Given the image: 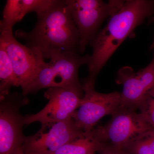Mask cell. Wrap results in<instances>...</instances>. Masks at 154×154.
<instances>
[{
  "instance_id": "obj_1",
  "label": "cell",
  "mask_w": 154,
  "mask_h": 154,
  "mask_svg": "<svg viewBox=\"0 0 154 154\" xmlns=\"http://www.w3.org/2000/svg\"><path fill=\"white\" fill-rule=\"evenodd\" d=\"M37 18L32 31L19 30L15 33L25 45L37 50L47 59L63 54H79V34L65 0H57Z\"/></svg>"
},
{
  "instance_id": "obj_2",
  "label": "cell",
  "mask_w": 154,
  "mask_h": 154,
  "mask_svg": "<svg viewBox=\"0 0 154 154\" xmlns=\"http://www.w3.org/2000/svg\"><path fill=\"white\" fill-rule=\"evenodd\" d=\"M154 17L153 0L125 1L91 44L93 53L88 65L89 74L86 81L95 83L99 72L122 42L146 19Z\"/></svg>"
},
{
  "instance_id": "obj_3",
  "label": "cell",
  "mask_w": 154,
  "mask_h": 154,
  "mask_svg": "<svg viewBox=\"0 0 154 154\" xmlns=\"http://www.w3.org/2000/svg\"><path fill=\"white\" fill-rule=\"evenodd\" d=\"M90 59L89 54L82 56L79 53H71L54 57L49 63L43 61L35 79L22 94L26 96L45 88H61L72 90L84 96L78 72L83 65L88 64Z\"/></svg>"
},
{
  "instance_id": "obj_4",
  "label": "cell",
  "mask_w": 154,
  "mask_h": 154,
  "mask_svg": "<svg viewBox=\"0 0 154 154\" xmlns=\"http://www.w3.org/2000/svg\"><path fill=\"white\" fill-rule=\"evenodd\" d=\"M107 124L94 128L91 135L97 142L124 149L140 137L154 131L140 113L120 105Z\"/></svg>"
},
{
  "instance_id": "obj_5",
  "label": "cell",
  "mask_w": 154,
  "mask_h": 154,
  "mask_svg": "<svg viewBox=\"0 0 154 154\" xmlns=\"http://www.w3.org/2000/svg\"><path fill=\"white\" fill-rule=\"evenodd\" d=\"M80 35L79 54L85 52L98 33L100 26L115 14L125 1L65 0Z\"/></svg>"
},
{
  "instance_id": "obj_6",
  "label": "cell",
  "mask_w": 154,
  "mask_h": 154,
  "mask_svg": "<svg viewBox=\"0 0 154 154\" xmlns=\"http://www.w3.org/2000/svg\"><path fill=\"white\" fill-rule=\"evenodd\" d=\"M0 154H24L27 137L22 131L24 116L20 109L28 99L15 93L0 97Z\"/></svg>"
},
{
  "instance_id": "obj_7",
  "label": "cell",
  "mask_w": 154,
  "mask_h": 154,
  "mask_svg": "<svg viewBox=\"0 0 154 154\" xmlns=\"http://www.w3.org/2000/svg\"><path fill=\"white\" fill-rule=\"evenodd\" d=\"M95 84L85 81L81 105L72 116L77 126L86 133L91 132L104 116L112 115L120 105V93H99L95 90Z\"/></svg>"
},
{
  "instance_id": "obj_8",
  "label": "cell",
  "mask_w": 154,
  "mask_h": 154,
  "mask_svg": "<svg viewBox=\"0 0 154 154\" xmlns=\"http://www.w3.org/2000/svg\"><path fill=\"white\" fill-rule=\"evenodd\" d=\"M44 96L48 100L47 105L36 114L24 116L25 125L38 122L42 124L40 131L57 122L72 118L79 107L83 96L72 90L61 88H48Z\"/></svg>"
},
{
  "instance_id": "obj_9",
  "label": "cell",
  "mask_w": 154,
  "mask_h": 154,
  "mask_svg": "<svg viewBox=\"0 0 154 154\" xmlns=\"http://www.w3.org/2000/svg\"><path fill=\"white\" fill-rule=\"evenodd\" d=\"M0 42L5 46L23 92L36 78L44 57L37 50L17 41L13 30L1 31Z\"/></svg>"
},
{
  "instance_id": "obj_10",
  "label": "cell",
  "mask_w": 154,
  "mask_h": 154,
  "mask_svg": "<svg viewBox=\"0 0 154 154\" xmlns=\"http://www.w3.org/2000/svg\"><path fill=\"white\" fill-rule=\"evenodd\" d=\"M51 127L48 132L38 131L35 134L27 137L24 145L25 153L52 154L64 145L85 134L72 118Z\"/></svg>"
},
{
  "instance_id": "obj_11",
  "label": "cell",
  "mask_w": 154,
  "mask_h": 154,
  "mask_svg": "<svg viewBox=\"0 0 154 154\" xmlns=\"http://www.w3.org/2000/svg\"><path fill=\"white\" fill-rule=\"evenodd\" d=\"M116 82L123 87L120 105L137 110L148 91L154 85V58L147 66L137 72L130 66L122 68Z\"/></svg>"
},
{
  "instance_id": "obj_12",
  "label": "cell",
  "mask_w": 154,
  "mask_h": 154,
  "mask_svg": "<svg viewBox=\"0 0 154 154\" xmlns=\"http://www.w3.org/2000/svg\"><path fill=\"white\" fill-rule=\"evenodd\" d=\"M0 97L10 94L13 87H19V82L4 44L0 42Z\"/></svg>"
},
{
  "instance_id": "obj_13",
  "label": "cell",
  "mask_w": 154,
  "mask_h": 154,
  "mask_svg": "<svg viewBox=\"0 0 154 154\" xmlns=\"http://www.w3.org/2000/svg\"><path fill=\"white\" fill-rule=\"evenodd\" d=\"M98 145L91 133H85V135L64 145L52 154H95Z\"/></svg>"
},
{
  "instance_id": "obj_14",
  "label": "cell",
  "mask_w": 154,
  "mask_h": 154,
  "mask_svg": "<svg viewBox=\"0 0 154 154\" xmlns=\"http://www.w3.org/2000/svg\"><path fill=\"white\" fill-rule=\"evenodd\" d=\"M22 19L21 0H8L0 22V31L13 30L14 25Z\"/></svg>"
},
{
  "instance_id": "obj_15",
  "label": "cell",
  "mask_w": 154,
  "mask_h": 154,
  "mask_svg": "<svg viewBox=\"0 0 154 154\" xmlns=\"http://www.w3.org/2000/svg\"><path fill=\"white\" fill-rule=\"evenodd\" d=\"M123 150L128 154H154V131L140 137Z\"/></svg>"
},
{
  "instance_id": "obj_16",
  "label": "cell",
  "mask_w": 154,
  "mask_h": 154,
  "mask_svg": "<svg viewBox=\"0 0 154 154\" xmlns=\"http://www.w3.org/2000/svg\"><path fill=\"white\" fill-rule=\"evenodd\" d=\"M57 0H21L22 16L30 12L36 13L37 17L48 11L55 4Z\"/></svg>"
},
{
  "instance_id": "obj_17",
  "label": "cell",
  "mask_w": 154,
  "mask_h": 154,
  "mask_svg": "<svg viewBox=\"0 0 154 154\" xmlns=\"http://www.w3.org/2000/svg\"><path fill=\"white\" fill-rule=\"evenodd\" d=\"M138 109L139 113L154 130V85L146 94Z\"/></svg>"
},
{
  "instance_id": "obj_18",
  "label": "cell",
  "mask_w": 154,
  "mask_h": 154,
  "mask_svg": "<svg viewBox=\"0 0 154 154\" xmlns=\"http://www.w3.org/2000/svg\"><path fill=\"white\" fill-rule=\"evenodd\" d=\"M97 151L99 154H128L124 150L105 143L98 142Z\"/></svg>"
},
{
  "instance_id": "obj_19",
  "label": "cell",
  "mask_w": 154,
  "mask_h": 154,
  "mask_svg": "<svg viewBox=\"0 0 154 154\" xmlns=\"http://www.w3.org/2000/svg\"><path fill=\"white\" fill-rule=\"evenodd\" d=\"M149 24H151V23H153L154 24V18H151L149 19ZM150 49H153L154 50V36L153 38V41L151 45Z\"/></svg>"
},
{
  "instance_id": "obj_20",
  "label": "cell",
  "mask_w": 154,
  "mask_h": 154,
  "mask_svg": "<svg viewBox=\"0 0 154 154\" xmlns=\"http://www.w3.org/2000/svg\"><path fill=\"white\" fill-rule=\"evenodd\" d=\"M24 154H27V153H25Z\"/></svg>"
},
{
  "instance_id": "obj_21",
  "label": "cell",
  "mask_w": 154,
  "mask_h": 154,
  "mask_svg": "<svg viewBox=\"0 0 154 154\" xmlns=\"http://www.w3.org/2000/svg\"><path fill=\"white\" fill-rule=\"evenodd\" d=\"M152 18H154V17H153Z\"/></svg>"
}]
</instances>
